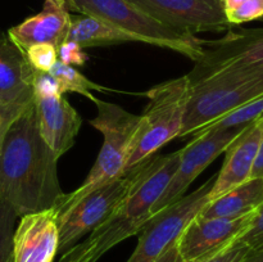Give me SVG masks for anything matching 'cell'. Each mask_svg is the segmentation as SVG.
<instances>
[{"label":"cell","instance_id":"6da1fadb","mask_svg":"<svg viewBox=\"0 0 263 262\" xmlns=\"http://www.w3.org/2000/svg\"><path fill=\"white\" fill-rule=\"evenodd\" d=\"M58 159L41 138L31 103L0 138V200L18 217L55 210L66 195Z\"/></svg>","mask_w":263,"mask_h":262},{"label":"cell","instance_id":"7a4b0ae2","mask_svg":"<svg viewBox=\"0 0 263 262\" xmlns=\"http://www.w3.org/2000/svg\"><path fill=\"white\" fill-rule=\"evenodd\" d=\"M179 161L180 151L166 156L154 154L141 162L130 190L112 216L86 239L64 252L59 262H97L121 241L138 235L152 217V208L166 189Z\"/></svg>","mask_w":263,"mask_h":262},{"label":"cell","instance_id":"3957f363","mask_svg":"<svg viewBox=\"0 0 263 262\" xmlns=\"http://www.w3.org/2000/svg\"><path fill=\"white\" fill-rule=\"evenodd\" d=\"M263 95V67L233 68L190 84L179 138L194 136L240 105Z\"/></svg>","mask_w":263,"mask_h":262},{"label":"cell","instance_id":"277c9868","mask_svg":"<svg viewBox=\"0 0 263 262\" xmlns=\"http://www.w3.org/2000/svg\"><path fill=\"white\" fill-rule=\"evenodd\" d=\"M94 104L98 113L97 117L90 121V125L103 135L102 149L85 181L74 192L64 195L55 208L57 218L68 212L92 190L113 181L126 172L128 148L140 116L130 113L115 103L99 100L98 98Z\"/></svg>","mask_w":263,"mask_h":262},{"label":"cell","instance_id":"5b68a950","mask_svg":"<svg viewBox=\"0 0 263 262\" xmlns=\"http://www.w3.org/2000/svg\"><path fill=\"white\" fill-rule=\"evenodd\" d=\"M187 76L156 85L146 91L149 102L131 139L126 171L153 157L172 139L179 138L189 99Z\"/></svg>","mask_w":263,"mask_h":262},{"label":"cell","instance_id":"8992f818","mask_svg":"<svg viewBox=\"0 0 263 262\" xmlns=\"http://www.w3.org/2000/svg\"><path fill=\"white\" fill-rule=\"evenodd\" d=\"M69 10L99 18L136 36L140 43L170 49L197 62L203 55V41L149 17L128 0H66Z\"/></svg>","mask_w":263,"mask_h":262},{"label":"cell","instance_id":"52a82bcc","mask_svg":"<svg viewBox=\"0 0 263 262\" xmlns=\"http://www.w3.org/2000/svg\"><path fill=\"white\" fill-rule=\"evenodd\" d=\"M213 181L215 177L152 216L138 233V246L127 262H156L208 204Z\"/></svg>","mask_w":263,"mask_h":262},{"label":"cell","instance_id":"ba28073f","mask_svg":"<svg viewBox=\"0 0 263 262\" xmlns=\"http://www.w3.org/2000/svg\"><path fill=\"white\" fill-rule=\"evenodd\" d=\"M138 166L127 170L123 175L108 184L92 190L82 198L68 212L58 217L59 246L58 252L63 254L79 243L86 234L94 231L98 226L108 220L130 190L136 175Z\"/></svg>","mask_w":263,"mask_h":262},{"label":"cell","instance_id":"9c48e42d","mask_svg":"<svg viewBox=\"0 0 263 262\" xmlns=\"http://www.w3.org/2000/svg\"><path fill=\"white\" fill-rule=\"evenodd\" d=\"M249 126V125H248ZM247 126L226 130H205L193 136V140L180 149V161L166 189L152 208V216L185 197L192 182L238 138Z\"/></svg>","mask_w":263,"mask_h":262},{"label":"cell","instance_id":"30bf717a","mask_svg":"<svg viewBox=\"0 0 263 262\" xmlns=\"http://www.w3.org/2000/svg\"><path fill=\"white\" fill-rule=\"evenodd\" d=\"M263 67V27L229 32L223 39L203 41V55L186 74L190 84L233 68Z\"/></svg>","mask_w":263,"mask_h":262},{"label":"cell","instance_id":"8fae6325","mask_svg":"<svg viewBox=\"0 0 263 262\" xmlns=\"http://www.w3.org/2000/svg\"><path fill=\"white\" fill-rule=\"evenodd\" d=\"M162 25L185 33L220 32L231 25L221 0H128Z\"/></svg>","mask_w":263,"mask_h":262},{"label":"cell","instance_id":"7c38bea8","mask_svg":"<svg viewBox=\"0 0 263 262\" xmlns=\"http://www.w3.org/2000/svg\"><path fill=\"white\" fill-rule=\"evenodd\" d=\"M35 69L25 53L0 31V138L8 126L33 103Z\"/></svg>","mask_w":263,"mask_h":262},{"label":"cell","instance_id":"4fadbf2b","mask_svg":"<svg viewBox=\"0 0 263 262\" xmlns=\"http://www.w3.org/2000/svg\"><path fill=\"white\" fill-rule=\"evenodd\" d=\"M254 212L236 218L197 216L177 238L181 262H203L236 241L251 223Z\"/></svg>","mask_w":263,"mask_h":262},{"label":"cell","instance_id":"5bb4252c","mask_svg":"<svg viewBox=\"0 0 263 262\" xmlns=\"http://www.w3.org/2000/svg\"><path fill=\"white\" fill-rule=\"evenodd\" d=\"M58 246L55 210L21 216L13 234V262H53Z\"/></svg>","mask_w":263,"mask_h":262},{"label":"cell","instance_id":"9a60e30c","mask_svg":"<svg viewBox=\"0 0 263 262\" xmlns=\"http://www.w3.org/2000/svg\"><path fill=\"white\" fill-rule=\"evenodd\" d=\"M39 131L46 145L61 158L73 146L82 120L63 95L33 97Z\"/></svg>","mask_w":263,"mask_h":262},{"label":"cell","instance_id":"2e32d148","mask_svg":"<svg viewBox=\"0 0 263 262\" xmlns=\"http://www.w3.org/2000/svg\"><path fill=\"white\" fill-rule=\"evenodd\" d=\"M262 138L263 117L247 126L228 146L225 161L211 189L210 202L251 179Z\"/></svg>","mask_w":263,"mask_h":262},{"label":"cell","instance_id":"e0dca14e","mask_svg":"<svg viewBox=\"0 0 263 262\" xmlns=\"http://www.w3.org/2000/svg\"><path fill=\"white\" fill-rule=\"evenodd\" d=\"M71 18L67 4L45 3L40 13L9 28L8 36L23 53L36 44H50L58 48L66 41Z\"/></svg>","mask_w":263,"mask_h":262},{"label":"cell","instance_id":"ac0fdd59","mask_svg":"<svg viewBox=\"0 0 263 262\" xmlns=\"http://www.w3.org/2000/svg\"><path fill=\"white\" fill-rule=\"evenodd\" d=\"M263 203V179L251 177L243 184L208 202L198 216L203 218H236L254 212Z\"/></svg>","mask_w":263,"mask_h":262},{"label":"cell","instance_id":"d6986e66","mask_svg":"<svg viewBox=\"0 0 263 262\" xmlns=\"http://www.w3.org/2000/svg\"><path fill=\"white\" fill-rule=\"evenodd\" d=\"M66 40L79 44L82 49L123 43H140L136 36L120 30L99 18L84 14L71 18V26Z\"/></svg>","mask_w":263,"mask_h":262},{"label":"cell","instance_id":"ffe728a7","mask_svg":"<svg viewBox=\"0 0 263 262\" xmlns=\"http://www.w3.org/2000/svg\"><path fill=\"white\" fill-rule=\"evenodd\" d=\"M49 73L53 74L55 80L58 81L59 86H61L62 94L64 92H77L81 94L82 97L87 98L91 100L92 103L95 102L97 97L92 94V91H105V87L102 85H98L95 82L90 81L86 76L77 71L73 66H68L62 62H57L53 66V68L49 71Z\"/></svg>","mask_w":263,"mask_h":262},{"label":"cell","instance_id":"44dd1931","mask_svg":"<svg viewBox=\"0 0 263 262\" xmlns=\"http://www.w3.org/2000/svg\"><path fill=\"white\" fill-rule=\"evenodd\" d=\"M263 117V95L262 97L257 98V99L251 100V102L246 103V104L240 105L236 108L233 112L228 113L216 121L212 125L207 126L203 128L202 131L205 130H226V128H235L241 127V126H248L253 123L254 121L259 120ZM199 131V133H202ZM198 133V134H199ZM197 135V134H195Z\"/></svg>","mask_w":263,"mask_h":262},{"label":"cell","instance_id":"7402d4cb","mask_svg":"<svg viewBox=\"0 0 263 262\" xmlns=\"http://www.w3.org/2000/svg\"><path fill=\"white\" fill-rule=\"evenodd\" d=\"M18 216L9 204L0 200V262L12 258L13 234Z\"/></svg>","mask_w":263,"mask_h":262},{"label":"cell","instance_id":"603a6c76","mask_svg":"<svg viewBox=\"0 0 263 262\" xmlns=\"http://www.w3.org/2000/svg\"><path fill=\"white\" fill-rule=\"evenodd\" d=\"M27 62L35 71L49 72L58 62L55 46L50 44H36L25 51Z\"/></svg>","mask_w":263,"mask_h":262},{"label":"cell","instance_id":"cb8c5ba5","mask_svg":"<svg viewBox=\"0 0 263 262\" xmlns=\"http://www.w3.org/2000/svg\"><path fill=\"white\" fill-rule=\"evenodd\" d=\"M263 17V0H247L235 9L226 13L229 23L231 26L241 25Z\"/></svg>","mask_w":263,"mask_h":262},{"label":"cell","instance_id":"d4e9b609","mask_svg":"<svg viewBox=\"0 0 263 262\" xmlns=\"http://www.w3.org/2000/svg\"><path fill=\"white\" fill-rule=\"evenodd\" d=\"M238 240L246 244L249 249L263 248V203L254 211L251 223Z\"/></svg>","mask_w":263,"mask_h":262},{"label":"cell","instance_id":"484cf974","mask_svg":"<svg viewBox=\"0 0 263 262\" xmlns=\"http://www.w3.org/2000/svg\"><path fill=\"white\" fill-rule=\"evenodd\" d=\"M58 61L68 66H82L86 63L87 55L84 49L73 41L66 40L57 48Z\"/></svg>","mask_w":263,"mask_h":262},{"label":"cell","instance_id":"4316f807","mask_svg":"<svg viewBox=\"0 0 263 262\" xmlns=\"http://www.w3.org/2000/svg\"><path fill=\"white\" fill-rule=\"evenodd\" d=\"M51 95H63L55 77L49 72L35 71L33 97H51Z\"/></svg>","mask_w":263,"mask_h":262},{"label":"cell","instance_id":"83f0119b","mask_svg":"<svg viewBox=\"0 0 263 262\" xmlns=\"http://www.w3.org/2000/svg\"><path fill=\"white\" fill-rule=\"evenodd\" d=\"M249 251L251 249L246 244L236 240L231 246H229L228 248L223 249L221 253L216 254L215 257L203 262H240Z\"/></svg>","mask_w":263,"mask_h":262},{"label":"cell","instance_id":"f1b7e54d","mask_svg":"<svg viewBox=\"0 0 263 262\" xmlns=\"http://www.w3.org/2000/svg\"><path fill=\"white\" fill-rule=\"evenodd\" d=\"M156 262H181L179 256V251H177L176 241L172 246H170Z\"/></svg>","mask_w":263,"mask_h":262},{"label":"cell","instance_id":"f546056e","mask_svg":"<svg viewBox=\"0 0 263 262\" xmlns=\"http://www.w3.org/2000/svg\"><path fill=\"white\" fill-rule=\"evenodd\" d=\"M251 177H262L263 179V138L259 143L258 152H257L256 161H254L253 170H252Z\"/></svg>","mask_w":263,"mask_h":262},{"label":"cell","instance_id":"4dcf8cb0","mask_svg":"<svg viewBox=\"0 0 263 262\" xmlns=\"http://www.w3.org/2000/svg\"><path fill=\"white\" fill-rule=\"evenodd\" d=\"M240 262H263V248L251 249Z\"/></svg>","mask_w":263,"mask_h":262},{"label":"cell","instance_id":"1f68e13d","mask_svg":"<svg viewBox=\"0 0 263 262\" xmlns=\"http://www.w3.org/2000/svg\"><path fill=\"white\" fill-rule=\"evenodd\" d=\"M244 2H247V0H221L223 10H225V14L228 12H230V10L235 9V8L239 7L240 4H243Z\"/></svg>","mask_w":263,"mask_h":262},{"label":"cell","instance_id":"d6a6232c","mask_svg":"<svg viewBox=\"0 0 263 262\" xmlns=\"http://www.w3.org/2000/svg\"><path fill=\"white\" fill-rule=\"evenodd\" d=\"M45 3H49V4H55V5L67 4L66 0H45Z\"/></svg>","mask_w":263,"mask_h":262},{"label":"cell","instance_id":"836d02e7","mask_svg":"<svg viewBox=\"0 0 263 262\" xmlns=\"http://www.w3.org/2000/svg\"><path fill=\"white\" fill-rule=\"evenodd\" d=\"M0 128H2V116H0Z\"/></svg>","mask_w":263,"mask_h":262},{"label":"cell","instance_id":"e575fe53","mask_svg":"<svg viewBox=\"0 0 263 262\" xmlns=\"http://www.w3.org/2000/svg\"><path fill=\"white\" fill-rule=\"evenodd\" d=\"M8 262H13V258H10V259H9V261H8Z\"/></svg>","mask_w":263,"mask_h":262}]
</instances>
